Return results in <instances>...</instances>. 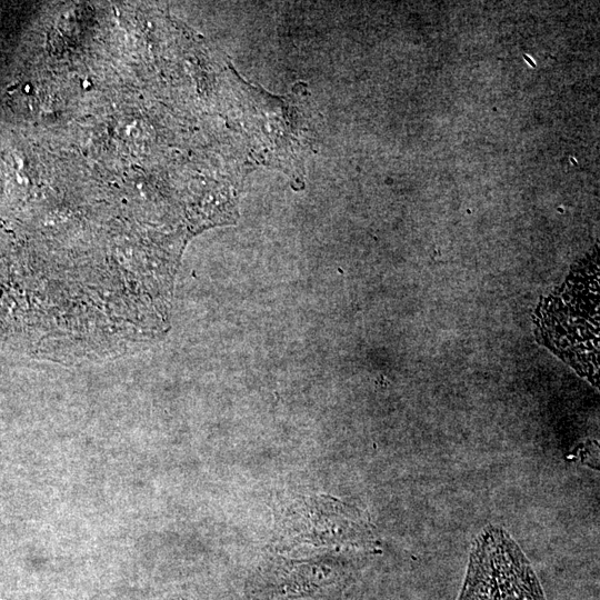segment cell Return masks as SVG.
I'll list each match as a JSON object with an SVG mask.
<instances>
[{"instance_id": "6da1fadb", "label": "cell", "mask_w": 600, "mask_h": 600, "mask_svg": "<svg viewBox=\"0 0 600 600\" xmlns=\"http://www.w3.org/2000/svg\"><path fill=\"white\" fill-rule=\"evenodd\" d=\"M540 340L580 376L598 384L599 260L580 262L536 312Z\"/></svg>"}, {"instance_id": "7a4b0ae2", "label": "cell", "mask_w": 600, "mask_h": 600, "mask_svg": "<svg viewBox=\"0 0 600 600\" xmlns=\"http://www.w3.org/2000/svg\"><path fill=\"white\" fill-rule=\"evenodd\" d=\"M457 600H547L529 560L502 527L490 524L473 540Z\"/></svg>"}, {"instance_id": "3957f363", "label": "cell", "mask_w": 600, "mask_h": 600, "mask_svg": "<svg viewBox=\"0 0 600 600\" xmlns=\"http://www.w3.org/2000/svg\"><path fill=\"white\" fill-rule=\"evenodd\" d=\"M278 539L282 546L311 544L372 551L374 527L358 508L329 496L300 497L282 512Z\"/></svg>"}, {"instance_id": "277c9868", "label": "cell", "mask_w": 600, "mask_h": 600, "mask_svg": "<svg viewBox=\"0 0 600 600\" xmlns=\"http://www.w3.org/2000/svg\"><path fill=\"white\" fill-rule=\"evenodd\" d=\"M337 572L330 567L304 562H272L260 568L252 583L253 600H286L310 594L331 584Z\"/></svg>"}]
</instances>
